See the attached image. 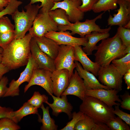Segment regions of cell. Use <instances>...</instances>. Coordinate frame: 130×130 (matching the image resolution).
<instances>
[{"label":"cell","mask_w":130,"mask_h":130,"mask_svg":"<svg viewBox=\"0 0 130 130\" xmlns=\"http://www.w3.org/2000/svg\"><path fill=\"white\" fill-rule=\"evenodd\" d=\"M32 37L28 33L22 38L13 40L3 48L1 63L9 70L26 65L31 55L30 42Z\"/></svg>","instance_id":"obj_1"},{"label":"cell","mask_w":130,"mask_h":130,"mask_svg":"<svg viewBox=\"0 0 130 130\" xmlns=\"http://www.w3.org/2000/svg\"><path fill=\"white\" fill-rule=\"evenodd\" d=\"M126 47L123 44L117 32L112 37L102 40L97 46V51L94 54L95 62L100 67L108 65L113 60L126 55Z\"/></svg>","instance_id":"obj_2"},{"label":"cell","mask_w":130,"mask_h":130,"mask_svg":"<svg viewBox=\"0 0 130 130\" xmlns=\"http://www.w3.org/2000/svg\"><path fill=\"white\" fill-rule=\"evenodd\" d=\"M82 101L79 107L80 111L91 117L95 123L106 124L116 117L113 112V107L108 106L95 97L86 95Z\"/></svg>","instance_id":"obj_3"},{"label":"cell","mask_w":130,"mask_h":130,"mask_svg":"<svg viewBox=\"0 0 130 130\" xmlns=\"http://www.w3.org/2000/svg\"><path fill=\"white\" fill-rule=\"evenodd\" d=\"M24 8L26 11L23 9L21 12H20L18 9L11 15L14 23L15 39L22 38L26 35V33L32 27L40 8L39 4L29 3Z\"/></svg>","instance_id":"obj_4"},{"label":"cell","mask_w":130,"mask_h":130,"mask_svg":"<svg viewBox=\"0 0 130 130\" xmlns=\"http://www.w3.org/2000/svg\"><path fill=\"white\" fill-rule=\"evenodd\" d=\"M105 12L101 13L95 18L91 20L86 19L84 22L80 21L72 23L70 25L58 26V31H71L72 35L76 34L79 35L81 38H84L86 35L92 32L96 31L101 32H109L111 29L110 26L108 28L101 29L99 26L96 23L98 19H101Z\"/></svg>","instance_id":"obj_5"},{"label":"cell","mask_w":130,"mask_h":130,"mask_svg":"<svg viewBox=\"0 0 130 130\" xmlns=\"http://www.w3.org/2000/svg\"><path fill=\"white\" fill-rule=\"evenodd\" d=\"M98 76L101 83L109 89H114L119 92L121 91L123 76L112 64L100 67Z\"/></svg>","instance_id":"obj_6"},{"label":"cell","mask_w":130,"mask_h":130,"mask_svg":"<svg viewBox=\"0 0 130 130\" xmlns=\"http://www.w3.org/2000/svg\"><path fill=\"white\" fill-rule=\"evenodd\" d=\"M52 31H58V26L50 16L48 12H40L36 17L29 33L33 37H40Z\"/></svg>","instance_id":"obj_7"},{"label":"cell","mask_w":130,"mask_h":130,"mask_svg":"<svg viewBox=\"0 0 130 130\" xmlns=\"http://www.w3.org/2000/svg\"><path fill=\"white\" fill-rule=\"evenodd\" d=\"M74 52L73 46L60 45L58 54L54 60L56 70L67 69L69 72L70 78L76 66Z\"/></svg>","instance_id":"obj_8"},{"label":"cell","mask_w":130,"mask_h":130,"mask_svg":"<svg viewBox=\"0 0 130 130\" xmlns=\"http://www.w3.org/2000/svg\"><path fill=\"white\" fill-rule=\"evenodd\" d=\"M25 70L20 74L19 78L16 80L13 79L10 83L9 86L3 97H13L19 95L20 86L23 83H28L30 80L34 70L38 67L35 60L31 55Z\"/></svg>","instance_id":"obj_9"},{"label":"cell","mask_w":130,"mask_h":130,"mask_svg":"<svg viewBox=\"0 0 130 130\" xmlns=\"http://www.w3.org/2000/svg\"><path fill=\"white\" fill-rule=\"evenodd\" d=\"M52 72L42 68H37L34 70L31 79L24 88L25 93L31 86L37 85L43 88L49 95L53 94Z\"/></svg>","instance_id":"obj_10"},{"label":"cell","mask_w":130,"mask_h":130,"mask_svg":"<svg viewBox=\"0 0 130 130\" xmlns=\"http://www.w3.org/2000/svg\"><path fill=\"white\" fill-rule=\"evenodd\" d=\"M81 4V0H64L62 1L54 2L53 6L50 10L59 8L63 9L65 11L69 21L74 23L83 19L84 13L78 8Z\"/></svg>","instance_id":"obj_11"},{"label":"cell","mask_w":130,"mask_h":130,"mask_svg":"<svg viewBox=\"0 0 130 130\" xmlns=\"http://www.w3.org/2000/svg\"><path fill=\"white\" fill-rule=\"evenodd\" d=\"M45 36L52 39L59 45H63L71 46L76 45L85 46L88 41L85 37L78 38L73 37L68 31H52L49 32Z\"/></svg>","instance_id":"obj_12"},{"label":"cell","mask_w":130,"mask_h":130,"mask_svg":"<svg viewBox=\"0 0 130 130\" xmlns=\"http://www.w3.org/2000/svg\"><path fill=\"white\" fill-rule=\"evenodd\" d=\"M30 46L31 56L37 64L38 68L52 72L56 70L54 60L40 49L33 37L31 40Z\"/></svg>","instance_id":"obj_13"},{"label":"cell","mask_w":130,"mask_h":130,"mask_svg":"<svg viewBox=\"0 0 130 130\" xmlns=\"http://www.w3.org/2000/svg\"><path fill=\"white\" fill-rule=\"evenodd\" d=\"M119 92L118 91L113 89H86V95L95 97L106 104L108 106L112 107L117 105H120L121 99L117 95Z\"/></svg>","instance_id":"obj_14"},{"label":"cell","mask_w":130,"mask_h":130,"mask_svg":"<svg viewBox=\"0 0 130 130\" xmlns=\"http://www.w3.org/2000/svg\"><path fill=\"white\" fill-rule=\"evenodd\" d=\"M117 4L119 7L117 13L114 14L113 17L110 14L108 25L123 27L130 21V3L125 0H118Z\"/></svg>","instance_id":"obj_15"},{"label":"cell","mask_w":130,"mask_h":130,"mask_svg":"<svg viewBox=\"0 0 130 130\" xmlns=\"http://www.w3.org/2000/svg\"><path fill=\"white\" fill-rule=\"evenodd\" d=\"M51 78L53 93L56 96L60 97L69 84V72L65 69L55 70L52 72Z\"/></svg>","instance_id":"obj_16"},{"label":"cell","mask_w":130,"mask_h":130,"mask_svg":"<svg viewBox=\"0 0 130 130\" xmlns=\"http://www.w3.org/2000/svg\"><path fill=\"white\" fill-rule=\"evenodd\" d=\"M86 89L83 80L75 70L70 78L68 86L61 96L73 95L78 97L82 100L86 96Z\"/></svg>","instance_id":"obj_17"},{"label":"cell","mask_w":130,"mask_h":130,"mask_svg":"<svg viewBox=\"0 0 130 130\" xmlns=\"http://www.w3.org/2000/svg\"><path fill=\"white\" fill-rule=\"evenodd\" d=\"M51 96L53 99V103H50L48 101L45 103L48 105L52 109V115L57 117L59 114L64 112L67 115L69 119L72 118V111L73 107L68 102L67 96L62 95L61 96V97L54 96L53 94Z\"/></svg>","instance_id":"obj_18"},{"label":"cell","mask_w":130,"mask_h":130,"mask_svg":"<svg viewBox=\"0 0 130 130\" xmlns=\"http://www.w3.org/2000/svg\"><path fill=\"white\" fill-rule=\"evenodd\" d=\"M74 48L75 61H79L83 68L91 72L95 76H98V72L100 67L97 63L91 61L87 55L83 50L81 46L76 45L73 46Z\"/></svg>","instance_id":"obj_19"},{"label":"cell","mask_w":130,"mask_h":130,"mask_svg":"<svg viewBox=\"0 0 130 130\" xmlns=\"http://www.w3.org/2000/svg\"><path fill=\"white\" fill-rule=\"evenodd\" d=\"M75 62L76 64V70L80 77L83 79L84 85L86 89H110L100 83L92 73L84 69L78 61H75Z\"/></svg>","instance_id":"obj_20"},{"label":"cell","mask_w":130,"mask_h":130,"mask_svg":"<svg viewBox=\"0 0 130 130\" xmlns=\"http://www.w3.org/2000/svg\"><path fill=\"white\" fill-rule=\"evenodd\" d=\"M33 38L40 49L54 60L58 54L60 45L52 39L45 36Z\"/></svg>","instance_id":"obj_21"},{"label":"cell","mask_w":130,"mask_h":130,"mask_svg":"<svg viewBox=\"0 0 130 130\" xmlns=\"http://www.w3.org/2000/svg\"><path fill=\"white\" fill-rule=\"evenodd\" d=\"M110 35L109 32H101L94 31L85 37L88 39L86 45L82 48L83 51L87 55L92 54L93 51L97 50V44L99 41L108 38Z\"/></svg>","instance_id":"obj_22"},{"label":"cell","mask_w":130,"mask_h":130,"mask_svg":"<svg viewBox=\"0 0 130 130\" xmlns=\"http://www.w3.org/2000/svg\"><path fill=\"white\" fill-rule=\"evenodd\" d=\"M38 109L27 102L24 103L18 110L10 112L8 118L17 124L24 117L28 115L36 114L39 116Z\"/></svg>","instance_id":"obj_23"},{"label":"cell","mask_w":130,"mask_h":130,"mask_svg":"<svg viewBox=\"0 0 130 130\" xmlns=\"http://www.w3.org/2000/svg\"><path fill=\"white\" fill-rule=\"evenodd\" d=\"M49 106L46 108L43 104L40 108L42 109L43 116L42 119L39 115V121L42 123L40 130H57L58 126L55 124L54 119L52 118L49 111Z\"/></svg>","instance_id":"obj_24"},{"label":"cell","mask_w":130,"mask_h":130,"mask_svg":"<svg viewBox=\"0 0 130 130\" xmlns=\"http://www.w3.org/2000/svg\"><path fill=\"white\" fill-rule=\"evenodd\" d=\"M48 14L58 26L70 25L72 23L69 20L65 11L61 8L50 10Z\"/></svg>","instance_id":"obj_25"},{"label":"cell","mask_w":130,"mask_h":130,"mask_svg":"<svg viewBox=\"0 0 130 130\" xmlns=\"http://www.w3.org/2000/svg\"><path fill=\"white\" fill-rule=\"evenodd\" d=\"M118 0H98L94 5L92 10L95 13H98L116 9Z\"/></svg>","instance_id":"obj_26"},{"label":"cell","mask_w":130,"mask_h":130,"mask_svg":"<svg viewBox=\"0 0 130 130\" xmlns=\"http://www.w3.org/2000/svg\"><path fill=\"white\" fill-rule=\"evenodd\" d=\"M112 64L122 76L130 69V53L126 54L123 57L113 60Z\"/></svg>","instance_id":"obj_27"},{"label":"cell","mask_w":130,"mask_h":130,"mask_svg":"<svg viewBox=\"0 0 130 130\" xmlns=\"http://www.w3.org/2000/svg\"><path fill=\"white\" fill-rule=\"evenodd\" d=\"M106 124L111 130H130L128 124L118 116L111 119Z\"/></svg>","instance_id":"obj_28"},{"label":"cell","mask_w":130,"mask_h":130,"mask_svg":"<svg viewBox=\"0 0 130 130\" xmlns=\"http://www.w3.org/2000/svg\"><path fill=\"white\" fill-rule=\"evenodd\" d=\"M95 124L91 117L84 114V118L77 123L75 127L74 130H92Z\"/></svg>","instance_id":"obj_29"},{"label":"cell","mask_w":130,"mask_h":130,"mask_svg":"<svg viewBox=\"0 0 130 130\" xmlns=\"http://www.w3.org/2000/svg\"><path fill=\"white\" fill-rule=\"evenodd\" d=\"M48 97L45 94H41L39 91H35L32 97L27 102L33 106L38 108L43 104L48 101Z\"/></svg>","instance_id":"obj_30"},{"label":"cell","mask_w":130,"mask_h":130,"mask_svg":"<svg viewBox=\"0 0 130 130\" xmlns=\"http://www.w3.org/2000/svg\"><path fill=\"white\" fill-rule=\"evenodd\" d=\"M72 116V120L60 130H74L75 127L77 123L84 117V114L80 111L77 112L76 111L73 112Z\"/></svg>","instance_id":"obj_31"},{"label":"cell","mask_w":130,"mask_h":130,"mask_svg":"<svg viewBox=\"0 0 130 130\" xmlns=\"http://www.w3.org/2000/svg\"><path fill=\"white\" fill-rule=\"evenodd\" d=\"M22 4L21 1L17 0H10L5 9L0 11V18L7 14L12 15Z\"/></svg>","instance_id":"obj_32"},{"label":"cell","mask_w":130,"mask_h":130,"mask_svg":"<svg viewBox=\"0 0 130 130\" xmlns=\"http://www.w3.org/2000/svg\"><path fill=\"white\" fill-rule=\"evenodd\" d=\"M20 129L19 125L9 118L0 119V130H18Z\"/></svg>","instance_id":"obj_33"},{"label":"cell","mask_w":130,"mask_h":130,"mask_svg":"<svg viewBox=\"0 0 130 130\" xmlns=\"http://www.w3.org/2000/svg\"><path fill=\"white\" fill-rule=\"evenodd\" d=\"M15 30L14 25L10 19L4 16L0 18V33H4Z\"/></svg>","instance_id":"obj_34"},{"label":"cell","mask_w":130,"mask_h":130,"mask_svg":"<svg viewBox=\"0 0 130 130\" xmlns=\"http://www.w3.org/2000/svg\"><path fill=\"white\" fill-rule=\"evenodd\" d=\"M117 32L123 44L126 47L130 46V28L119 26Z\"/></svg>","instance_id":"obj_35"},{"label":"cell","mask_w":130,"mask_h":130,"mask_svg":"<svg viewBox=\"0 0 130 130\" xmlns=\"http://www.w3.org/2000/svg\"><path fill=\"white\" fill-rule=\"evenodd\" d=\"M15 32L14 30L0 33V46L3 49L15 39Z\"/></svg>","instance_id":"obj_36"},{"label":"cell","mask_w":130,"mask_h":130,"mask_svg":"<svg viewBox=\"0 0 130 130\" xmlns=\"http://www.w3.org/2000/svg\"><path fill=\"white\" fill-rule=\"evenodd\" d=\"M39 2L41 3V4L40 6V8H41L40 12H48L54 4V2L53 0H31L29 3L33 4Z\"/></svg>","instance_id":"obj_37"},{"label":"cell","mask_w":130,"mask_h":130,"mask_svg":"<svg viewBox=\"0 0 130 130\" xmlns=\"http://www.w3.org/2000/svg\"><path fill=\"white\" fill-rule=\"evenodd\" d=\"M120 105H115L114 108L113 112L115 115L123 120L128 124L130 125V114L124 112L119 108Z\"/></svg>","instance_id":"obj_38"},{"label":"cell","mask_w":130,"mask_h":130,"mask_svg":"<svg viewBox=\"0 0 130 130\" xmlns=\"http://www.w3.org/2000/svg\"><path fill=\"white\" fill-rule=\"evenodd\" d=\"M81 4L78 7V9L84 13L92 10L94 5L98 0H81Z\"/></svg>","instance_id":"obj_39"},{"label":"cell","mask_w":130,"mask_h":130,"mask_svg":"<svg viewBox=\"0 0 130 130\" xmlns=\"http://www.w3.org/2000/svg\"><path fill=\"white\" fill-rule=\"evenodd\" d=\"M120 97L121 99L120 106L122 109L130 110V95L129 92H125Z\"/></svg>","instance_id":"obj_40"},{"label":"cell","mask_w":130,"mask_h":130,"mask_svg":"<svg viewBox=\"0 0 130 130\" xmlns=\"http://www.w3.org/2000/svg\"><path fill=\"white\" fill-rule=\"evenodd\" d=\"M8 79L6 77H3L0 80V97H3L6 93Z\"/></svg>","instance_id":"obj_41"},{"label":"cell","mask_w":130,"mask_h":130,"mask_svg":"<svg viewBox=\"0 0 130 130\" xmlns=\"http://www.w3.org/2000/svg\"><path fill=\"white\" fill-rule=\"evenodd\" d=\"M13 110L10 108L0 106V119L4 117L8 118L9 113Z\"/></svg>","instance_id":"obj_42"},{"label":"cell","mask_w":130,"mask_h":130,"mask_svg":"<svg viewBox=\"0 0 130 130\" xmlns=\"http://www.w3.org/2000/svg\"><path fill=\"white\" fill-rule=\"evenodd\" d=\"M92 130H110L106 124L103 123H95Z\"/></svg>","instance_id":"obj_43"},{"label":"cell","mask_w":130,"mask_h":130,"mask_svg":"<svg viewBox=\"0 0 130 130\" xmlns=\"http://www.w3.org/2000/svg\"><path fill=\"white\" fill-rule=\"evenodd\" d=\"M123 76V78L127 85V89H129L130 88V69Z\"/></svg>","instance_id":"obj_44"},{"label":"cell","mask_w":130,"mask_h":130,"mask_svg":"<svg viewBox=\"0 0 130 130\" xmlns=\"http://www.w3.org/2000/svg\"><path fill=\"white\" fill-rule=\"evenodd\" d=\"M8 68L1 63H0V80L4 75L9 71Z\"/></svg>","instance_id":"obj_45"},{"label":"cell","mask_w":130,"mask_h":130,"mask_svg":"<svg viewBox=\"0 0 130 130\" xmlns=\"http://www.w3.org/2000/svg\"><path fill=\"white\" fill-rule=\"evenodd\" d=\"M9 1V0H0V11L4 9V7L7 5Z\"/></svg>","instance_id":"obj_46"},{"label":"cell","mask_w":130,"mask_h":130,"mask_svg":"<svg viewBox=\"0 0 130 130\" xmlns=\"http://www.w3.org/2000/svg\"><path fill=\"white\" fill-rule=\"evenodd\" d=\"M3 49L0 46V63H1L2 59V53Z\"/></svg>","instance_id":"obj_47"},{"label":"cell","mask_w":130,"mask_h":130,"mask_svg":"<svg viewBox=\"0 0 130 130\" xmlns=\"http://www.w3.org/2000/svg\"><path fill=\"white\" fill-rule=\"evenodd\" d=\"M125 53L126 54L130 53V46L127 47L125 50Z\"/></svg>","instance_id":"obj_48"},{"label":"cell","mask_w":130,"mask_h":130,"mask_svg":"<svg viewBox=\"0 0 130 130\" xmlns=\"http://www.w3.org/2000/svg\"><path fill=\"white\" fill-rule=\"evenodd\" d=\"M124 27L127 29L130 28V21L127 23L124 26Z\"/></svg>","instance_id":"obj_49"},{"label":"cell","mask_w":130,"mask_h":130,"mask_svg":"<svg viewBox=\"0 0 130 130\" xmlns=\"http://www.w3.org/2000/svg\"><path fill=\"white\" fill-rule=\"evenodd\" d=\"M61 0H53V1L54 2H58L59 1H61ZM73 0V1H76L77 0Z\"/></svg>","instance_id":"obj_50"},{"label":"cell","mask_w":130,"mask_h":130,"mask_svg":"<svg viewBox=\"0 0 130 130\" xmlns=\"http://www.w3.org/2000/svg\"><path fill=\"white\" fill-rule=\"evenodd\" d=\"M128 2L130 3V0H125Z\"/></svg>","instance_id":"obj_51"}]
</instances>
